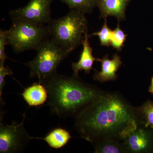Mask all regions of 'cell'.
Here are the masks:
<instances>
[{"instance_id":"16","label":"cell","mask_w":153,"mask_h":153,"mask_svg":"<svg viewBox=\"0 0 153 153\" xmlns=\"http://www.w3.org/2000/svg\"><path fill=\"white\" fill-rule=\"evenodd\" d=\"M70 9H75L85 14H91L97 6V0H60Z\"/></svg>"},{"instance_id":"5","label":"cell","mask_w":153,"mask_h":153,"mask_svg":"<svg viewBox=\"0 0 153 153\" xmlns=\"http://www.w3.org/2000/svg\"><path fill=\"white\" fill-rule=\"evenodd\" d=\"M37 55L25 65L30 68V78H37L39 83L57 74L60 63L69 55L50 38L36 50Z\"/></svg>"},{"instance_id":"20","label":"cell","mask_w":153,"mask_h":153,"mask_svg":"<svg viewBox=\"0 0 153 153\" xmlns=\"http://www.w3.org/2000/svg\"><path fill=\"white\" fill-rule=\"evenodd\" d=\"M12 70L8 66L4 65L0 66V101H1V106L5 104L4 100L2 98V94L3 88L6 84L5 76L7 75H13Z\"/></svg>"},{"instance_id":"17","label":"cell","mask_w":153,"mask_h":153,"mask_svg":"<svg viewBox=\"0 0 153 153\" xmlns=\"http://www.w3.org/2000/svg\"><path fill=\"white\" fill-rule=\"evenodd\" d=\"M112 31L108 26L106 19H105V22L101 30L88 35L90 37L91 36H97L99 38L100 45L104 47H109L111 46Z\"/></svg>"},{"instance_id":"4","label":"cell","mask_w":153,"mask_h":153,"mask_svg":"<svg viewBox=\"0 0 153 153\" xmlns=\"http://www.w3.org/2000/svg\"><path fill=\"white\" fill-rule=\"evenodd\" d=\"M7 41L15 53L37 50L51 38L48 25H40L26 20H12L7 30Z\"/></svg>"},{"instance_id":"12","label":"cell","mask_w":153,"mask_h":153,"mask_svg":"<svg viewBox=\"0 0 153 153\" xmlns=\"http://www.w3.org/2000/svg\"><path fill=\"white\" fill-rule=\"evenodd\" d=\"M22 96L30 106H39L44 104L47 100L48 93L47 89L41 83H35L25 88Z\"/></svg>"},{"instance_id":"6","label":"cell","mask_w":153,"mask_h":153,"mask_svg":"<svg viewBox=\"0 0 153 153\" xmlns=\"http://www.w3.org/2000/svg\"><path fill=\"white\" fill-rule=\"evenodd\" d=\"M3 112L1 111L0 120V153H12L22 152L32 140L24 127L26 113L23 114L20 124L13 122L9 125L4 123Z\"/></svg>"},{"instance_id":"9","label":"cell","mask_w":153,"mask_h":153,"mask_svg":"<svg viewBox=\"0 0 153 153\" xmlns=\"http://www.w3.org/2000/svg\"><path fill=\"white\" fill-rule=\"evenodd\" d=\"M98 61L101 63V71L95 70L93 75L94 79L100 82L114 81L117 78V71L123 64L120 56L116 53L113 55L112 59H110L108 55L103 56L102 58H98Z\"/></svg>"},{"instance_id":"10","label":"cell","mask_w":153,"mask_h":153,"mask_svg":"<svg viewBox=\"0 0 153 153\" xmlns=\"http://www.w3.org/2000/svg\"><path fill=\"white\" fill-rule=\"evenodd\" d=\"M131 0H97V6L100 12V19L114 16L119 22L126 19V11Z\"/></svg>"},{"instance_id":"3","label":"cell","mask_w":153,"mask_h":153,"mask_svg":"<svg viewBox=\"0 0 153 153\" xmlns=\"http://www.w3.org/2000/svg\"><path fill=\"white\" fill-rule=\"evenodd\" d=\"M85 14L78 10L70 9L66 16L52 19L47 24L51 39L69 54L82 44L85 36L83 35L88 33V21Z\"/></svg>"},{"instance_id":"2","label":"cell","mask_w":153,"mask_h":153,"mask_svg":"<svg viewBox=\"0 0 153 153\" xmlns=\"http://www.w3.org/2000/svg\"><path fill=\"white\" fill-rule=\"evenodd\" d=\"M41 83L47 89V105L52 113L60 118L75 117L102 91L74 75L57 73Z\"/></svg>"},{"instance_id":"21","label":"cell","mask_w":153,"mask_h":153,"mask_svg":"<svg viewBox=\"0 0 153 153\" xmlns=\"http://www.w3.org/2000/svg\"><path fill=\"white\" fill-rule=\"evenodd\" d=\"M149 91L150 93L152 94L153 96V75L151 78V84L149 87Z\"/></svg>"},{"instance_id":"11","label":"cell","mask_w":153,"mask_h":153,"mask_svg":"<svg viewBox=\"0 0 153 153\" xmlns=\"http://www.w3.org/2000/svg\"><path fill=\"white\" fill-rule=\"evenodd\" d=\"M89 38L88 33L85 34L82 41L83 49L80 54L79 61L71 64L72 69L74 72L73 75L74 76H78L79 71L82 70L85 71V74H89L91 71L94 69L92 67L94 62L98 60V58H95L92 55L93 49L90 46L88 41Z\"/></svg>"},{"instance_id":"15","label":"cell","mask_w":153,"mask_h":153,"mask_svg":"<svg viewBox=\"0 0 153 153\" xmlns=\"http://www.w3.org/2000/svg\"><path fill=\"white\" fill-rule=\"evenodd\" d=\"M93 145L95 153H126L123 141L118 140H102Z\"/></svg>"},{"instance_id":"14","label":"cell","mask_w":153,"mask_h":153,"mask_svg":"<svg viewBox=\"0 0 153 153\" xmlns=\"http://www.w3.org/2000/svg\"><path fill=\"white\" fill-rule=\"evenodd\" d=\"M134 109L138 124L153 129V102L148 100Z\"/></svg>"},{"instance_id":"18","label":"cell","mask_w":153,"mask_h":153,"mask_svg":"<svg viewBox=\"0 0 153 153\" xmlns=\"http://www.w3.org/2000/svg\"><path fill=\"white\" fill-rule=\"evenodd\" d=\"M119 25V23L117 27L112 31L111 46L118 52H120L124 47L127 35L121 29Z\"/></svg>"},{"instance_id":"8","label":"cell","mask_w":153,"mask_h":153,"mask_svg":"<svg viewBox=\"0 0 153 153\" xmlns=\"http://www.w3.org/2000/svg\"><path fill=\"white\" fill-rule=\"evenodd\" d=\"M123 143L126 153L153 152V129L138 124L137 128L129 134Z\"/></svg>"},{"instance_id":"19","label":"cell","mask_w":153,"mask_h":153,"mask_svg":"<svg viewBox=\"0 0 153 153\" xmlns=\"http://www.w3.org/2000/svg\"><path fill=\"white\" fill-rule=\"evenodd\" d=\"M7 30H0V66L4 65L6 59H9L5 53V47L8 45L7 37Z\"/></svg>"},{"instance_id":"7","label":"cell","mask_w":153,"mask_h":153,"mask_svg":"<svg viewBox=\"0 0 153 153\" xmlns=\"http://www.w3.org/2000/svg\"><path fill=\"white\" fill-rule=\"evenodd\" d=\"M55 0H30L25 7L12 10L9 13L12 20H26L38 24H48L51 18V5Z\"/></svg>"},{"instance_id":"13","label":"cell","mask_w":153,"mask_h":153,"mask_svg":"<svg viewBox=\"0 0 153 153\" xmlns=\"http://www.w3.org/2000/svg\"><path fill=\"white\" fill-rule=\"evenodd\" d=\"M71 138L69 132L61 128H57L52 130L44 137H32V139L44 140L50 147L58 149L65 146Z\"/></svg>"},{"instance_id":"1","label":"cell","mask_w":153,"mask_h":153,"mask_svg":"<svg viewBox=\"0 0 153 153\" xmlns=\"http://www.w3.org/2000/svg\"><path fill=\"white\" fill-rule=\"evenodd\" d=\"M74 118L81 138L92 145L105 140L123 141L138 125L134 107L117 92L102 91Z\"/></svg>"}]
</instances>
